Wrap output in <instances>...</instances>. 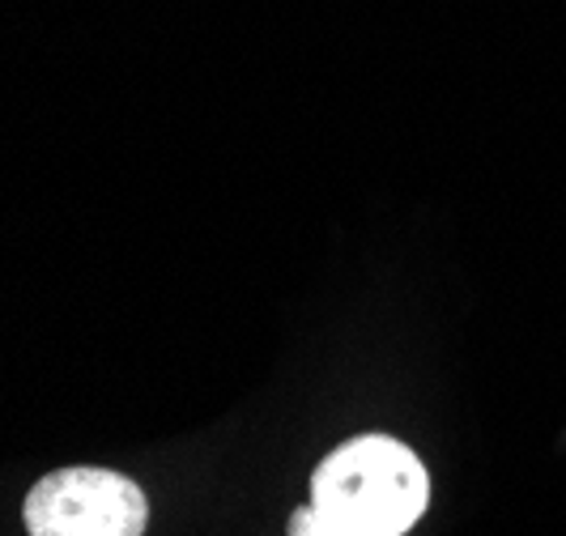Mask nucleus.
<instances>
[{"instance_id": "nucleus-1", "label": "nucleus", "mask_w": 566, "mask_h": 536, "mask_svg": "<svg viewBox=\"0 0 566 536\" xmlns=\"http://www.w3.org/2000/svg\"><path fill=\"white\" fill-rule=\"evenodd\" d=\"M430 473L422 455L392 434H358L319 460L312 507L367 533L405 536L426 515Z\"/></svg>"}, {"instance_id": "nucleus-3", "label": "nucleus", "mask_w": 566, "mask_h": 536, "mask_svg": "<svg viewBox=\"0 0 566 536\" xmlns=\"http://www.w3.org/2000/svg\"><path fill=\"white\" fill-rule=\"evenodd\" d=\"M290 536H384V533H367V528L340 524V519L324 515L319 507H298L294 519H290Z\"/></svg>"}, {"instance_id": "nucleus-2", "label": "nucleus", "mask_w": 566, "mask_h": 536, "mask_svg": "<svg viewBox=\"0 0 566 536\" xmlns=\"http://www.w3.org/2000/svg\"><path fill=\"white\" fill-rule=\"evenodd\" d=\"M30 536H145V490L112 469H56L34 481L22 507Z\"/></svg>"}]
</instances>
